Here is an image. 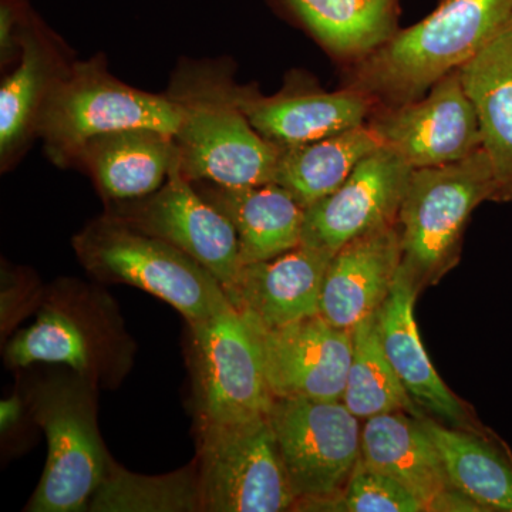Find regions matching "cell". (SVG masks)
Returning <instances> with one entry per match:
<instances>
[{"label":"cell","instance_id":"484cf974","mask_svg":"<svg viewBox=\"0 0 512 512\" xmlns=\"http://www.w3.org/2000/svg\"><path fill=\"white\" fill-rule=\"evenodd\" d=\"M90 511H201L198 471L194 468L163 477L128 473L110 460Z\"/></svg>","mask_w":512,"mask_h":512},{"label":"cell","instance_id":"83f0119b","mask_svg":"<svg viewBox=\"0 0 512 512\" xmlns=\"http://www.w3.org/2000/svg\"><path fill=\"white\" fill-rule=\"evenodd\" d=\"M8 362L15 367L33 363H63L77 372L90 366V349L83 330L66 313L47 309L29 329L20 332L8 348Z\"/></svg>","mask_w":512,"mask_h":512},{"label":"cell","instance_id":"7a4b0ae2","mask_svg":"<svg viewBox=\"0 0 512 512\" xmlns=\"http://www.w3.org/2000/svg\"><path fill=\"white\" fill-rule=\"evenodd\" d=\"M495 197L493 168L483 148L456 163L412 171L397 228L402 266L419 288L439 281L456 265L471 214Z\"/></svg>","mask_w":512,"mask_h":512},{"label":"cell","instance_id":"277c9868","mask_svg":"<svg viewBox=\"0 0 512 512\" xmlns=\"http://www.w3.org/2000/svg\"><path fill=\"white\" fill-rule=\"evenodd\" d=\"M183 117V101L140 92L90 62L49 84L35 126L50 154L63 161L77 157L87 141L117 131L148 128L175 137Z\"/></svg>","mask_w":512,"mask_h":512},{"label":"cell","instance_id":"4fadbf2b","mask_svg":"<svg viewBox=\"0 0 512 512\" xmlns=\"http://www.w3.org/2000/svg\"><path fill=\"white\" fill-rule=\"evenodd\" d=\"M251 326L274 397L342 400L352 362V330L332 325L320 313L284 328Z\"/></svg>","mask_w":512,"mask_h":512},{"label":"cell","instance_id":"d6986e66","mask_svg":"<svg viewBox=\"0 0 512 512\" xmlns=\"http://www.w3.org/2000/svg\"><path fill=\"white\" fill-rule=\"evenodd\" d=\"M197 185L198 191L234 225L242 265L275 258L301 244L305 208L281 185Z\"/></svg>","mask_w":512,"mask_h":512},{"label":"cell","instance_id":"5b68a950","mask_svg":"<svg viewBox=\"0 0 512 512\" xmlns=\"http://www.w3.org/2000/svg\"><path fill=\"white\" fill-rule=\"evenodd\" d=\"M198 485L201 511H293L298 497L268 416L201 421Z\"/></svg>","mask_w":512,"mask_h":512},{"label":"cell","instance_id":"7c38bea8","mask_svg":"<svg viewBox=\"0 0 512 512\" xmlns=\"http://www.w3.org/2000/svg\"><path fill=\"white\" fill-rule=\"evenodd\" d=\"M412 171L390 148L373 151L338 190L306 208L301 244L335 255L353 239L396 224Z\"/></svg>","mask_w":512,"mask_h":512},{"label":"cell","instance_id":"ffe728a7","mask_svg":"<svg viewBox=\"0 0 512 512\" xmlns=\"http://www.w3.org/2000/svg\"><path fill=\"white\" fill-rule=\"evenodd\" d=\"M460 74L493 168L495 201L512 202V25L461 66Z\"/></svg>","mask_w":512,"mask_h":512},{"label":"cell","instance_id":"4316f807","mask_svg":"<svg viewBox=\"0 0 512 512\" xmlns=\"http://www.w3.org/2000/svg\"><path fill=\"white\" fill-rule=\"evenodd\" d=\"M18 69L6 77L0 89V151L9 156L22 143L30 124L36 123L47 90V62L35 37H23Z\"/></svg>","mask_w":512,"mask_h":512},{"label":"cell","instance_id":"5bb4252c","mask_svg":"<svg viewBox=\"0 0 512 512\" xmlns=\"http://www.w3.org/2000/svg\"><path fill=\"white\" fill-rule=\"evenodd\" d=\"M360 460L406 488L424 512L481 511L451 484L439 450L419 416L394 412L365 420Z\"/></svg>","mask_w":512,"mask_h":512},{"label":"cell","instance_id":"30bf717a","mask_svg":"<svg viewBox=\"0 0 512 512\" xmlns=\"http://www.w3.org/2000/svg\"><path fill=\"white\" fill-rule=\"evenodd\" d=\"M367 124L383 147L413 170L456 163L483 148L476 109L461 82L460 69L448 73L420 99L376 107Z\"/></svg>","mask_w":512,"mask_h":512},{"label":"cell","instance_id":"603a6c76","mask_svg":"<svg viewBox=\"0 0 512 512\" xmlns=\"http://www.w3.org/2000/svg\"><path fill=\"white\" fill-rule=\"evenodd\" d=\"M383 147L369 124L279 150L275 183L291 192L303 208L328 197L373 151Z\"/></svg>","mask_w":512,"mask_h":512},{"label":"cell","instance_id":"e0dca14e","mask_svg":"<svg viewBox=\"0 0 512 512\" xmlns=\"http://www.w3.org/2000/svg\"><path fill=\"white\" fill-rule=\"evenodd\" d=\"M402 261L397 222L348 242L330 261L320 315L338 328L355 329L386 301Z\"/></svg>","mask_w":512,"mask_h":512},{"label":"cell","instance_id":"d4e9b609","mask_svg":"<svg viewBox=\"0 0 512 512\" xmlns=\"http://www.w3.org/2000/svg\"><path fill=\"white\" fill-rule=\"evenodd\" d=\"M353 350L342 402L365 421L379 414H423L400 382L384 353L377 316H369L352 330Z\"/></svg>","mask_w":512,"mask_h":512},{"label":"cell","instance_id":"52a82bcc","mask_svg":"<svg viewBox=\"0 0 512 512\" xmlns=\"http://www.w3.org/2000/svg\"><path fill=\"white\" fill-rule=\"evenodd\" d=\"M269 420L298 500L345 487L362 458L363 424L342 400L275 397Z\"/></svg>","mask_w":512,"mask_h":512},{"label":"cell","instance_id":"9c48e42d","mask_svg":"<svg viewBox=\"0 0 512 512\" xmlns=\"http://www.w3.org/2000/svg\"><path fill=\"white\" fill-rule=\"evenodd\" d=\"M191 329L201 421L229 423L268 416L275 397L258 338L234 303L229 301Z\"/></svg>","mask_w":512,"mask_h":512},{"label":"cell","instance_id":"4dcf8cb0","mask_svg":"<svg viewBox=\"0 0 512 512\" xmlns=\"http://www.w3.org/2000/svg\"><path fill=\"white\" fill-rule=\"evenodd\" d=\"M20 404L18 397H10L6 402H2L0 406V424L2 429H9L10 426L16 423L20 416Z\"/></svg>","mask_w":512,"mask_h":512},{"label":"cell","instance_id":"8992f818","mask_svg":"<svg viewBox=\"0 0 512 512\" xmlns=\"http://www.w3.org/2000/svg\"><path fill=\"white\" fill-rule=\"evenodd\" d=\"M33 407L37 423L45 430L49 453L28 510H86L110 464L90 390L83 383L46 384L37 390Z\"/></svg>","mask_w":512,"mask_h":512},{"label":"cell","instance_id":"f1b7e54d","mask_svg":"<svg viewBox=\"0 0 512 512\" xmlns=\"http://www.w3.org/2000/svg\"><path fill=\"white\" fill-rule=\"evenodd\" d=\"M293 511L424 512V508L406 488L360 460L342 490L328 497L299 498Z\"/></svg>","mask_w":512,"mask_h":512},{"label":"cell","instance_id":"6da1fadb","mask_svg":"<svg viewBox=\"0 0 512 512\" xmlns=\"http://www.w3.org/2000/svg\"><path fill=\"white\" fill-rule=\"evenodd\" d=\"M511 20L512 0H439L427 18L397 30L353 63L345 87L365 94L376 107L420 99L490 45Z\"/></svg>","mask_w":512,"mask_h":512},{"label":"cell","instance_id":"2e32d148","mask_svg":"<svg viewBox=\"0 0 512 512\" xmlns=\"http://www.w3.org/2000/svg\"><path fill=\"white\" fill-rule=\"evenodd\" d=\"M220 89L255 130L279 150L363 126L376 109L375 101L346 87L333 93H282L274 97H262L234 86Z\"/></svg>","mask_w":512,"mask_h":512},{"label":"cell","instance_id":"ac0fdd59","mask_svg":"<svg viewBox=\"0 0 512 512\" xmlns=\"http://www.w3.org/2000/svg\"><path fill=\"white\" fill-rule=\"evenodd\" d=\"M420 288L400 266L392 291L377 311V328L384 353L414 403L448 424L481 430L464 404L434 369L414 319V301Z\"/></svg>","mask_w":512,"mask_h":512},{"label":"cell","instance_id":"8fae6325","mask_svg":"<svg viewBox=\"0 0 512 512\" xmlns=\"http://www.w3.org/2000/svg\"><path fill=\"white\" fill-rule=\"evenodd\" d=\"M116 218L192 256L221 282L225 292L234 285L242 266L237 231L181 174L178 165L154 194L123 201Z\"/></svg>","mask_w":512,"mask_h":512},{"label":"cell","instance_id":"cb8c5ba5","mask_svg":"<svg viewBox=\"0 0 512 512\" xmlns=\"http://www.w3.org/2000/svg\"><path fill=\"white\" fill-rule=\"evenodd\" d=\"M329 52L359 62L399 30V0H289Z\"/></svg>","mask_w":512,"mask_h":512},{"label":"cell","instance_id":"f546056e","mask_svg":"<svg viewBox=\"0 0 512 512\" xmlns=\"http://www.w3.org/2000/svg\"><path fill=\"white\" fill-rule=\"evenodd\" d=\"M13 9L8 2L2 3V10H0V46L2 52H10L13 45L12 29L15 25V18H13Z\"/></svg>","mask_w":512,"mask_h":512},{"label":"cell","instance_id":"9a60e30c","mask_svg":"<svg viewBox=\"0 0 512 512\" xmlns=\"http://www.w3.org/2000/svg\"><path fill=\"white\" fill-rule=\"evenodd\" d=\"M333 255L299 244L291 251L242 265L229 301L262 329H278L320 312L323 282Z\"/></svg>","mask_w":512,"mask_h":512},{"label":"cell","instance_id":"ba28073f","mask_svg":"<svg viewBox=\"0 0 512 512\" xmlns=\"http://www.w3.org/2000/svg\"><path fill=\"white\" fill-rule=\"evenodd\" d=\"M181 101L183 123L174 140L187 180L224 187L275 183L279 148L255 130L220 86Z\"/></svg>","mask_w":512,"mask_h":512},{"label":"cell","instance_id":"3957f363","mask_svg":"<svg viewBox=\"0 0 512 512\" xmlns=\"http://www.w3.org/2000/svg\"><path fill=\"white\" fill-rule=\"evenodd\" d=\"M87 271L109 282L137 286L170 303L190 325L229 302L221 282L192 256L116 217L93 222L74 238Z\"/></svg>","mask_w":512,"mask_h":512},{"label":"cell","instance_id":"1f68e13d","mask_svg":"<svg viewBox=\"0 0 512 512\" xmlns=\"http://www.w3.org/2000/svg\"><path fill=\"white\" fill-rule=\"evenodd\" d=\"M511 25H512V20H511Z\"/></svg>","mask_w":512,"mask_h":512},{"label":"cell","instance_id":"44dd1931","mask_svg":"<svg viewBox=\"0 0 512 512\" xmlns=\"http://www.w3.org/2000/svg\"><path fill=\"white\" fill-rule=\"evenodd\" d=\"M77 157L92 171L104 197L121 202L154 194L178 165L174 137L148 128L93 138Z\"/></svg>","mask_w":512,"mask_h":512},{"label":"cell","instance_id":"7402d4cb","mask_svg":"<svg viewBox=\"0 0 512 512\" xmlns=\"http://www.w3.org/2000/svg\"><path fill=\"white\" fill-rule=\"evenodd\" d=\"M419 419L436 444L451 484L488 512H512V456L487 431L466 430Z\"/></svg>","mask_w":512,"mask_h":512}]
</instances>
